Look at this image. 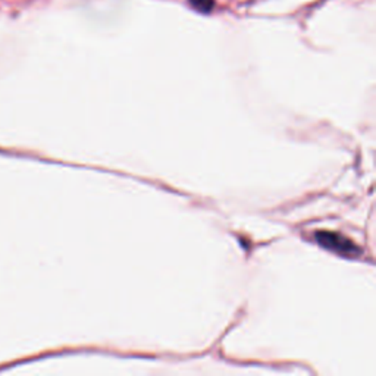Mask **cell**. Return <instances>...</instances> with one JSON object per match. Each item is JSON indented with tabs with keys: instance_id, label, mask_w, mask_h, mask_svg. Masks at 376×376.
<instances>
[{
	"instance_id": "7a4b0ae2",
	"label": "cell",
	"mask_w": 376,
	"mask_h": 376,
	"mask_svg": "<svg viewBox=\"0 0 376 376\" xmlns=\"http://www.w3.org/2000/svg\"><path fill=\"white\" fill-rule=\"evenodd\" d=\"M193 9H196L197 12H202V14H209V12L213 10L216 2L215 0H188Z\"/></svg>"
},
{
	"instance_id": "6da1fadb",
	"label": "cell",
	"mask_w": 376,
	"mask_h": 376,
	"mask_svg": "<svg viewBox=\"0 0 376 376\" xmlns=\"http://www.w3.org/2000/svg\"><path fill=\"white\" fill-rule=\"evenodd\" d=\"M316 240L325 249L334 250L339 254H344V256H355L356 253H359L357 246L355 244L353 241H350L348 238H346L343 235H338L335 233L319 231V233H316Z\"/></svg>"
}]
</instances>
